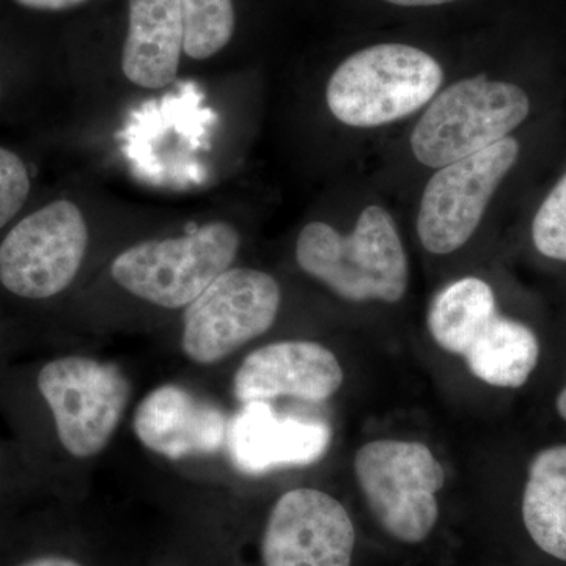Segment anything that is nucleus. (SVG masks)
<instances>
[{
    "label": "nucleus",
    "instance_id": "f257e3e1",
    "mask_svg": "<svg viewBox=\"0 0 566 566\" xmlns=\"http://www.w3.org/2000/svg\"><path fill=\"white\" fill-rule=\"evenodd\" d=\"M301 270L331 292L353 303L403 300L409 264L392 216L378 207L365 208L349 234L324 222H311L296 243Z\"/></svg>",
    "mask_w": 566,
    "mask_h": 566
},
{
    "label": "nucleus",
    "instance_id": "f03ea898",
    "mask_svg": "<svg viewBox=\"0 0 566 566\" xmlns=\"http://www.w3.org/2000/svg\"><path fill=\"white\" fill-rule=\"evenodd\" d=\"M442 81V66L419 48L376 44L349 55L334 71L327 106L345 125L376 128L422 109Z\"/></svg>",
    "mask_w": 566,
    "mask_h": 566
},
{
    "label": "nucleus",
    "instance_id": "7ed1b4c3",
    "mask_svg": "<svg viewBox=\"0 0 566 566\" xmlns=\"http://www.w3.org/2000/svg\"><path fill=\"white\" fill-rule=\"evenodd\" d=\"M32 378L59 446L76 460L99 455L117 431L132 394L122 371L73 354L46 360Z\"/></svg>",
    "mask_w": 566,
    "mask_h": 566
},
{
    "label": "nucleus",
    "instance_id": "20e7f679",
    "mask_svg": "<svg viewBox=\"0 0 566 566\" xmlns=\"http://www.w3.org/2000/svg\"><path fill=\"white\" fill-rule=\"evenodd\" d=\"M531 99L510 82L469 77L431 99L411 134L417 161L441 169L505 139L526 120Z\"/></svg>",
    "mask_w": 566,
    "mask_h": 566
},
{
    "label": "nucleus",
    "instance_id": "39448f33",
    "mask_svg": "<svg viewBox=\"0 0 566 566\" xmlns=\"http://www.w3.org/2000/svg\"><path fill=\"white\" fill-rule=\"evenodd\" d=\"M241 238L227 222H210L180 238L150 240L112 262V279L133 296L164 308L188 307L230 270Z\"/></svg>",
    "mask_w": 566,
    "mask_h": 566
},
{
    "label": "nucleus",
    "instance_id": "423d86ee",
    "mask_svg": "<svg viewBox=\"0 0 566 566\" xmlns=\"http://www.w3.org/2000/svg\"><path fill=\"white\" fill-rule=\"evenodd\" d=\"M354 472L368 509L387 534L416 545L433 532L446 472L422 442L382 439L357 450Z\"/></svg>",
    "mask_w": 566,
    "mask_h": 566
},
{
    "label": "nucleus",
    "instance_id": "0eeeda50",
    "mask_svg": "<svg viewBox=\"0 0 566 566\" xmlns=\"http://www.w3.org/2000/svg\"><path fill=\"white\" fill-rule=\"evenodd\" d=\"M281 300V286L273 275L230 268L186 307L182 353L197 365L222 363L271 329Z\"/></svg>",
    "mask_w": 566,
    "mask_h": 566
},
{
    "label": "nucleus",
    "instance_id": "6e6552de",
    "mask_svg": "<svg viewBox=\"0 0 566 566\" xmlns=\"http://www.w3.org/2000/svg\"><path fill=\"white\" fill-rule=\"evenodd\" d=\"M88 248L80 208L55 200L10 230L0 243V283L13 296L44 301L74 282Z\"/></svg>",
    "mask_w": 566,
    "mask_h": 566
},
{
    "label": "nucleus",
    "instance_id": "1a4fd4ad",
    "mask_svg": "<svg viewBox=\"0 0 566 566\" xmlns=\"http://www.w3.org/2000/svg\"><path fill=\"white\" fill-rule=\"evenodd\" d=\"M517 156L520 144L505 137L485 150L447 164L431 177L417 216V233L428 252L447 255L471 240Z\"/></svg>",
    "mask_w": 566,
    "mask_h": 566
},
{
    "label": "nucleus",
    "instance_id": "9d476101",
    "mask_svg": "<svg viewBox=\"0 0 566 566\" xmlns=\"http://www.w3.org/2000/svg\"><path fill=\"white\" fill-rule=\"evenodd\" d=\"M353 521L337 499L297 488L275 502L262 539L264 566H352Z\"/></svg>",
    "mask_w": 566,
    "mask_h": 566
},
{
    "label": "nucleus",
    "instance_id": "9b49d317",
    "mask_svg": "<svg viewBox=\"0 0 566 566\" xmlns=\"http://www.w3.org/2000/svg\"><path fill=\"white\" fill-rule=\"evenodd\" d=\"M344 385L335 354L316 342L290 340L249 354L234 375V397L241 403L293 397L323 403Z\"/></svg>",
    "mask_w": 566,
    "mask_h": 566
},
{
    "label": "nucleus",
    "instance_id": "f8f14e48",
    "mask_svg": "<svg viewBox=\"0 0 566 566\" xmlns=\"http://www.w3.org/2000/svg\"><path fill=\"white\" fill-rule=\"evenodd\" d=\"M329 444L327 424L279 417L264 401L244 405L232 436L233 455L248 472L315 463Z\"/></svg>",
    "mask_w": 566,
    "mask_h": 566
},
{
    "label": "nucleus",
    "instance_id": "ddd939ff",
    "mask_svg": "<svg viewBox=\"0 0 566 566\" xmlns=\"http://www.w3.org/2000/svg\"><path fill=\"white\" fill-rule=\"evenodd\" d=\"M185 51L180 0H129L128 33L122 52L126 80L163 88L177 77Z\"/></svg>",
    "mask_w": 566,
    "mask_h": 566
},
{
    "label": "nucleus",
    "instance_id": "4468645a",
    "mask_svg": "<svg viewBox=\"0 0 566 566\" xmlns=\"http://www.w3.org/2000/svg\"><path fill=\"white\" fill-rule=\"evenodd\" d=\"M523 520L539 549L566 562V446L543 450L532 461Z\"/></svg>",
    "mask_w": 566,
    "mask_h": 566
},
{
    "label": "nucleus",
    "instance_id": "2eb2a0df",
    "mask_svg": "<svg viewBox=\"0 0 566 566\" xmlns=\"http://www.w3.org/2000/svg\"><path fill=\"white\" fill-rule=\"evenodd\" d=\"M538 356V340L531 327L497 314L464 354V359L480 381L517 389L531 378Z\"/></svg>",
    "mask_w": 566,
    "mask_h": 566
},
{
    "label": "nucleus",
    "instance_id": "dca6fc26",
    "mask_svg": "<svg viewBox=\"0 0 566 566\" xmlns=\"http://www.w3.org/2000/svg\"><path fill=\"white\" fill-rule=\"evenodd\" d=\"M497 315L493 289L479 277L450 283L428 308V331L444 352L463 356Z\"/></svg>",
    "mask_w": 566,
    "mask_h": 566
},
{
    "label": "nucleus",
    "instance_id": "f3484780",
    "mask_svg": "<svg viewBox=\"0 0 566 566\" xmlns=\"http://www.w3.org/2000/svg\"><path fill=\"white\" fill-rule=\"evenodd\" d=\"M211 417L200 415V406L185 390L166 386L142 401L134 430L148 449L178 460L208 449L200 441V422Z\"/></svg>",
    "mask_w": 566,
    "mask_h": 566
},
{
    "label": "nucleus",
    "instance_id": "a211bd4d",
    "mask_svg": "<svg viewBox=\"0 0 566 566\" xmlns=\"http://www.w3.org/2000/svg\"><path fill=\"white\" fill-rule=\"evenodd\" d=\"M185 52L205 61L222 51L234 33L233 0H180Z\"/></svg>",
    "mask_w": 566,
    "mask_h": 566
},
{
    "label": "nucleus",
    "instance_id": "6ab92c4d",
    "mask_svg": "<svg viewBox=\"0 0 566 566\" xmlns=\"http://www.w3.org/2000/svg\"><path fill=\"white\" fill-rule=\"evenodd\" d=\"M532 240L542 255L566 262V175L536 211Z\"/></svg>",
    "mask_w": 566,
    "mask_h": 566
},
{
    "label": "nucleus",
    "instance_id": "aec40b11",
    "mask_svg": "<svg viewBox=\"0 0 566 566\" xmlns=\"http://www.w3.org/2000/svg\"><path fill=\"white\" fill-rule=\"evenodd\" d=\"M31 192L25 164L13 151L0 147V229L20 212Z\"/></svg>",
    "mask_w": 566,
    "mask_h": 566
},
{
    "label": "nucleus",
    "instance_id": "412c9836",
    "mask_svg": "<svg viewBox=\"0 0 566 566\" xmlns=\"http://www.w3.org/2000/svg\"><path fill=\"white\" fill-rule=\"evenodd\" d=\"M17 2L29 7V9L59 11L73 9V7L81 6L87 0H17Z\"/></svg>",
    "mask_w": 566,
    "mask_h": 566
},
{
    "label": "nucleus",
    "instance_id": "4be33fe9",
    "mask_svg": "<svg viewBox=\"0 0 566 566\" xmlns=\"http://www.w3.org/2000/svg\"><path fill=\"white\" fill-rule=\"evenodd\" d=\"M17 566H84L80 564L77 560H73V558L63 557V556H36L32 558H28V560L21 562L20 565Z\"/></svg>",
    "mask_w": 566,
    "mask_h": 566
},
{
    "label": "nucleus",
    "instance_id": "5701e85b",
    "mask_svg": "<svg viewBox=\"0 0 566 566\" xmlns=\"http://www.w3.org/2000/svg\"><path fill=\"white\" fill-rule=\"evenodd\" d=\"M400 7H434L444 6V3L455 2V0H386Z\"/></svg>",
    "mask_w": 566,
    "mask_h": 566
},
{
    "label": "nucleus",
    "instance_id": "b1692460",
    "mask_svg": "<svg viewBox=\"0 0 566 566\" xmlns=\"http://www.w3.org/2000/svg\"><path fill=\"white\" fill-rule=\"evenodd\" d=\"M557 412H558V416H560L562 419H564L566 422V387L564 390H562L560 395H558Z\"/></svg>",
    "mask_w": 566,
    "mask_h": 566
},
{
    "label": "nucleus",
    "instance_id": "393cba45",
    "mask_svg": "<svg viewBox=\"0 0 566 566\" xmlns=\"http://www.w3.org/2000/svg\"><path fill=\"white\" fill-rule=\"evenodd\" d=\"M3 468V450L2 447H0V469Z\"/></svg>",
    "mask_w": 566,
    "mask_h": 566
}]
</instances>
